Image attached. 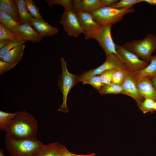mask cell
Returning <instances> with one entry per match:
<instances>
[{"mask_svg": "<svg viewBox=\"0 0 156 156\" xmlns=\"http://www.w3.org/2000/svg\"><path fill=\"white\" fill-rule=\"evenodd\" d=\"M154 109L155 111H156V100L155 101L154 103Z\"/></svg>", "mask_w": 156, "mask_h": 156, "instance_id": "40", "label": "cell"}, {"mask_svg": "<svg viewBox=\"0 0 156 156\" xmlns=\"http://www.w3.org/2000/svg\"><path fill=\"white\" fill-rule=\"evenodd\" d=\"M21 21L22 24L30 22L34 18L29 12L26 7L25 0H15Z\"/></svg>", "mask_w": 156, "mask_h": 156, "instance_id": "20", "label": "cell"}, {"mask_svg": "<svg viewBox=\"0 0 156 156\" xmlns=\"http://www.w3.org/2000/svg\"><path fill=\"white\" fill-rule=\"evenodd\" d=\"M77 14L80 12H90L101 8L108 7L118 0H73Z\"/></svg>", "mask_w": 156, "mask_h": 156, "instance_id": "10", "label": "cell"}, {"mask_svg": "<svg viewBox=\"0 0 156 156\" xmlns=\"http://www.w3.org/2000/svg\"><path fill=\"white\" fill-rule=\"evenodd\" d=\"M99 92L102 95L107 94H124L122 86L112 83L104 85Z\"/></svg>", "mask_w": 156, "mask_h": 156, "instance_id": "23", "label": "cell"}, {"mask_svg": "<svg viewBox=\"0 0 156 156\" xmlns=\"http://www.w3.org/2000/svg\"><path fill=\"white\" fill-rule=\"evenodd\" d=\"M64 146L57 142L47 145L44 144L36 151L33 156H59Z\"/></svg>", "mask_w": 156, "mask_h": 156, "instance_id": "16", "label": "cell"}, {"mask_svg": "<svg viewBox=\"0 0 156 156\" xmlns=\"http://www.w3.org/2000/svg\"><path fill=\"white\" fill-rule=\"evenodd\" d=\"M44 144L38 140H16L6 135L5 145L11 156H33Z\"/></svg>", "mask_w": 156, "mask_h": 156, "instance_id": "2", "label": "cell"}, {"mask_svg": "<svg viewBox=\"0 0 156 156\" xmlns=\"http://www.w3.org/2000/svg\"><path fill=\"white\" fill-rule=\"evenodd\" d=\"M129 71L127 67L117 70L112 76L111 83L122 86Z\"/></svg>", "mask_w": 156, "mask_h": 156, "instance_id": "26", "label": "cell"}, {"mask_svg": "<svg viewBox=\"0 0 156 156\" xmlns=\"http://www.w3.org/2000/svg\"><path fill=\"white\" fill-rule=\"evenodd\" d=\"M0 10L11 16L22 25L18 7L15 0H0Z\"/></svg>", "mask_w": 156, "mask_h": 156, "instance_id": "17", "label": "cell"}, {"mask_svg": "<svg viewBox=\"0 0 156 156\" xmlns=\"http://www.w3.org/2000/svg\"><path fill=\"white\" fill-rule=\"evenodd\" d=\"M25 47L23 44L14 48L7 53L2 61L11 63H18L22 59Z\"/></svg>", "mask_w": 156, "mask_h": 156, "instance_id": "19", "label": "cell"}, {"mask_svg": "<svg viewBox=\"0 0 156 156\" xmlns=\"http://www.w3.org/2000/svg\"><path fill=\"white\" fill-rule=\"evenodd\" d=\"M151 80L153 86L156 90V74L151 78Z\"/></svg>", "mask_w": 156, "mask_h": 156, "instance_id": "36", "label": "cell"}, {"mask_svg": "<svg viewBox=\"0 0 156 156\" xmlns=\"http://www.w3.org/2000/svg\"><path fill=\"white\" fill-rule=\"evenodd\" d=\"M0 156H5L3 152L2 149L0 150Z\"/></svg>", "mask_w": 156, "mask_h": 156, "instance_id": "39", "label": "cell"}, {"mask_svg": "<svg viewBox=\"0 0 156 156\" xmlns=\"http://www.w3.org/2000/svg\"><path fill=\"white\" fill-rule=\"evenodd\" d=\"M49 7H52L53 5L58 4L62 6L65 10H71L77 14L73 0H45Z\"/></svg>", "mask_w": 156, "mask_h": 156, "instance_id": "25", "label": "cell"}, {"mask_svg": "<svg viewBox=\"0 0 156 156\" xmlns=\"http://www.w3.org/2000/svg\"><path fill=\"white\" fill-rule=\"evenodd\" d=\"M136 81L139 92L144 99H151L156 100V90L153 86L151 78L138 75L136 73Z\"/></svg>", "mask_w": 156, "mask_h": 156, "instance_id": "12", "label": "cell"}, {"mask_svg": "<svg viewBox=\"0 0 156 156\" xmlns=\"http://www.w3.org/2000/svg\"><path fill=\"white\" fill-rule=\"evenodd\" d=\"M17 39L16 35L0 22V40Z\"/></svg>", "mask_w": 156, "mask_h": 156, "instance_id": "30", "label": "cell"}, {"mask_svg": "<svg viewBox=\"0 0 156 156\" xmlns=\"http://www.w3.org/2000/svg\"><path fill=\"white\" fill-rule=\"evenodd\" d=\"M12 40H0V49L7 44Z\"/></svg>", "mask_w": 156, "mask_h": 156, "instance_id": "35", "label": "cell"}, {"mask_svg": "<svg viewBox=\"0 0 156 156\" xmlns=\"http://www.w3.org/2000/svg\"><path fill=\"white\" fill-rule=\"evenodd\" d=\"M62 69V73L59 75L58 85L63 94V103L58 111L64 113L69 112V108L67 104L68 95L71 89L77 83L76 79L78 75L70 73L67 67V63L64 58L60 59Z\"/></svg>", "mask_w": 156, "mask_h": 156, "instance_id": "5", "label": "cell"}, {"mask_svg": "<svg viewBox=\"0 0 156 156\" xmlns=\"http://www.w3.org/2000/svg\"><path fill=\"white\" fill-rule=\"evenodd\" d=\"M95 156H96V155H95Z\"/></svg>", "mask_w": 156, "mask_h": 156, "instance_id": "42", "label": "cell"}, {"mask_svg": "<svg viewBox=\"0 0 156 156\" xmlns=\"http://www.w3.org/2000/svg\"><path fill=\"white\" fill-rule=\"evenodd\" d=\"M143 1L146 2L151 5H155V0H143Z\"/></svg>", "mask_w": 156, "mask_h": 156, "instance_id": "37", "label": "cell"}, {"mask_svg": "<svg viewBox=\"0 0 156 156\" xmlns=\"http://www.w3.org/2000/svg\"><path fill=\"white\" fill-rule=\"evenodd\" d=\"M142 1L143 0H121L109 7L118 9H127L131 8L133 5Z\"/></svg>", "mask_w": 156, "mask_h": 156, "instance_id": "27", "label": "cell"}, {"mask_svg": "<svg viewBox=\"0 0 156 156\" xmlns=\"http://www.w3.org/2000/svg\"><path fill=\"white\" fill-rule=\"evenodd\" d=\"M26 40L15 39L12 40L9 43L0 49V60L2 61L3 58L11 50L14 48L20 46L27 41Z\"/></svg>", "mask_w": 156, "mask_h": 156, "instance_id": "24", "label": "cell"}, {"mask_svg": "<svg viewBox=\"0 0 156 156\" xmlns=\"http://www.w3.org/2000/svg\"><path fill=\"white\" fill-rule=\"evenodd\" d=\"M83 84H89L98 91L101 89L104 85L101 82L100 75H96L81 81Z\"/></svg>", "mask_w": 156, "mask_h": 156, "instance_id": "31", "label": "cell"}, {"mask_svg": "<svg viewBox=\"0 0 156 156\" xmlns=\"http://www.w3.org/2000/svg\"><path fill=\"white\" fill-rule=\"evenodd\" d=\"M112 25H101L94 31L85 35L86 40L93 38L97 40L104 50L106 56L112 54L118 55L116 51V44L112 37Z\"/></svg>", "mask_w": 156, "mask_h": 156, "instance_id": "6", "label": "cell"}, {"mask_svg": "<svg viewBox=\"0 0 156 156\" xmlns=\"http://www.w3.org/2000/svg\"><path fill=\"white\" fill-rule=\"evenodd\" d=\"M149 62L150 63L146 68L136 73L138 75L151 78L156 74V55L151 56Z\"/></svg>", "mask_w": 156, "mask_h": 156, "instance_id": "22", "label": "cell"}, {"mask_svg": "<svg viewBox=\"0 0 156 156\" xmlns=\"http://www.w3.org/2000/svg\"><path fill=\"white\" fill-rule=\"evenodd\" d=\"M25 1L28 11L33 18L36 19L42 18L40 14L39 8L32 0H25Z\"/></svg>", "mask_w": 156, "mask_h": 156, "instance_id": "28", "label": "cell"}, {"mask_svg": "<svg viewBox=\"0 0 156 156\" xmlns=\"http://www.w3.org/2000/svg\"><path fill=\"white\" fill-rule=\"evenodd\" d=\"M59 156H74L64 146L60 152Z\"/></svg>", "mask_w": 156, "mask_h": 156, "instance_id": "34", "label": "cell"}, {"mask_svg": "<svg viewBox=\"0 0 156 156\" xmlns=\"http://www.w3.org/2000/svg\"><path fill=\"white\" fill-rule=\"evenodd\" d=\"M118 70L114 69L107 70L100 75L102 83L106 85L111 83L113 75Z\"/></svg>", "mask_w": 156, "mask_h": 156, "instance_id": "32", "label": "cell"}, {"mask_svg": "<svg viewBox=\"0 0 156 156\" xmlns=\"http://www.w3.org/2000/svg\"><path fill=\"white\" fill-rule=\"evenodd\" d=\"M42 38L29 22L21 25L19 28L18 40H26L33 43H36L41 41Z\"/></svg>", "mask_w": 156, "mask_h": 156, "instance_id": "13", "label": "cell"}, {"mask_svg": "<svg viewBox=\"0 0 156 156\" xmlns=\"http://www.w3.org/2000/svg\"><path fill=\"white\" fill-rule=\"evenodd\" d=\"M136 73L129 70L127 75L122 86L124 94L135 100L137 105L142 102L144 99L141 95L138 90L136 81Z\"/></svg>", "mask_w": 156, "mask_h": 156, "instance_id": "11", "label": "cell"}, {"mask_svg": "<svg viewBox=\"0 0 156 156\" xmlns=\"http://www.w3.org/2000/svg\"><path fill=\"white\" fill-rule=\"evenodd\" d=\"M60 23L70 36L77 37L80 34L85 33L79 24L77 14L71 10H64Z\"/></svg>", "mask_w": 156, "mask_h": 156, "instance_id": "9", "label": "cell"}, {"mask_svg": "<svg viewBox=\"0 0 156 156\" xmlns=\"http://www.w3.org/2000/svg\"><path fill=\"white\" fill-rule=\"evenodd\" d=\"M33 27L42 37H50L56 34L58 29L51 26L42 18H34L29 22Z\"/></svg>", "mask_w": 156, "mask_h": 156, "instance_id": "14", "label": "cell"}, {"mask_svg": "<svg viewBox=\"0 0 156 156\" xmlns=\"http://www.w3.org/2000/svg\"><path fill=\"white\" fill-rule=\"evenodd\" d=\"M0 22L14 34L18 39L19 28L21 24L15 21L11 16L0 10Z\"/></svg>", "mask_w": 156, "mask_h": 156, "instance_id": "18", "label": "cell"}, {"mask_svg": "<svg viewBox=\"0 0 156 156\" xmlns=\"http://www.w3.org/2000/svg\"><path fill=\"white\" fill-rule=\"evenodd\" d=\"M122 46L149 63L151 54L156 50V35L149 33L142 39L128 42Z\"/></svg>", "mask_w": 156, "mask_h": 156, "instance_id": "3", "label": "cell"}, {"mask_svg": "<svg viewBox=\"0 0 156 156\" xmlns=\"http://www.w3.org/2000/svg\"><path fill=\"white\" fill-rule=\"evenodd\" d=\"M117 52L123 61L128 69L134 73H137L146 68L149 63L141 59L133 53L116 44Z\"/></svg>", "mask_w": 156, "mask_h": 156, "instance_id": "8", "label": "cell"}, {"mask_svg": "<svg viewBox=\"0 0 156 156\" xmlns=\"http://www.w3.org/2000/svg\"><path fill=\"white\" fill-rule=\"evenodd\" d=\"M126 67V65L118 55L112 54L106 56L105 61L98 67L84 72L78 76L76 79L77 82H81L93 76L100 75L107 70L119 69Z\"/></svg>", "mask_w": 156, "mask_h": 156, "instance_id": "7", "label": "cell"}, {"mask_svg": "<svg viewBox=\"0 0 156 156\" xmlns=\"http://www.w3.org/2000/svg\"><path fill=\"white\" fill-rule=\"evenodd\" d=\"M18 63H11L0 61V75L12 69L16 66Z\"/></svg>", "mask_w": 156, "mask_h": 156, "instance_id": "33", "label": "cell"}, {"mask_svg": "<svg viewBox=\"0 0 156 156\" xmlns=\"http://www.w3.org/2000/svg\"><path fill=\"white\" fill-rule=\"evenodd\" d=\"M155 4L156 5V0H155Z\"/></svg>", "mask_w": 156, "mask_h": 156, "instance_id": "41", "label": "cell"}, {"mask_svg": "<svg viewBox=\"0 0 156 156\" xmlns=\"http://www.w3.org/2000/svg\"><path fill=\"white\" fill-rule=\"evenodd\" d=\"M77 15L79 24L85 31L84 35L91 32L101 26L94 20L90 12H80Z\"/></svg>", "mask_w": 156, "mask_h": 156, "instance_id": "15", "label": "cell"}, {"mask_svg": "<svg viewBox=\"0 0 156 156\" xmlns=\"http://www.w3.org/2000/svg\"><path fill=\"white\" fill-rule=\"evenodd\" d=\"M38 130L37 122L31 114L25 110L16 112L6 135L16 140H35Z\"/></svg>", "mask_w": 156, "mask_h": 156, "instance_id": "1", "label": "cell"}, {"mask_svg": "<svg viewBox=\"0 0 156 156\" xmlns=\"http://www.w3.org/2000/svg\"><path fill=\"white\" fill-rule=\"evenodd\" d=\"M73 154L74 156H95V155H96L94 153H92L90 155H77V154H75L73 153Z\"/></svg>", "mask_w": 156, "mask_h": 156, "instance_id": "38", "label": "cell"}, {"mask_svg": "<svg viewBox=\"0 0 156 156\" xmlns=\"http://www.w3.org/2000/svg\"><path fill=\"white\" fill-rule=\"evenodd\" d=\"M155 100L151 99H145L138 106L144 114L155 112L154 103Z\"/></svg>", "mask_w": 156, "mask_h": 156, "instance_id": "29", "label": "cell"}, {"mask_svg": "<svg viewBox=\"0 0 156 156\" xmlns=\"http://www.w3.org/2000/svg\"><path fill=\"white\" fill-rule=\"evenodd\" d=\"M135 12V9L132 8L118 9L108 6L100 8L90 13L96 23L101 25L105 26L112 25L122 21L126 14Z\"/></svg>", "mask_w": 156, "mask_h": 156, "instance_id": "4", "label": "cell"}, {"mask_svg": "<svg viewBox=\"0 0 156 156\" xmlns=\"http://www.w3.org/2000/svg\"><path fill=\"white\" fill-rule=\"evenodd\" d=\"M16 112L9 113L0 111V130L6 131L10 127L14 118Z\"/></svg>", "mask_w": 156, "mask_h": 156, "instance_id": "21", "label": "cell"}]
</instances>
